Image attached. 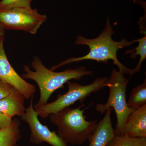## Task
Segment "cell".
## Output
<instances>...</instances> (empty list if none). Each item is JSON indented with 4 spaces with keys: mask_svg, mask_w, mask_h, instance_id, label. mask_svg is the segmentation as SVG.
Wrapping results in <instances>:
<instances>
[{
    "mask_svg": "<svg viewBox=\"0 0 146 146\" xmlns=\"http://www.w3.org/2000/svg\"><path fill=\"white\" fill-rule=\"evenodd\" d=\"M115 33L109 18L108 17L106 26L99 36L94 39H88L82 35L77 37L75 44L77 45H85L89 47V52L87 54L81 57H72L60 62L57 65L52 66L50 70L54 71L69 63L79 62L84 60H94L98 62L107 63L108 60H113V63L117 66L119 70L124 74L131 76L132 69L126 67L120 62L117 57V52L119 50L129 46L136 42V39L128 41L123 38L121 41H114L112 36Z\"/></svg>",
    "mask_w": 146,
    "mask_h": 146,
    "instance_id": "cell-1",
    "label": "cell"
},
{
    "mask_svg": "<svg viewBox=\"0 0 146 146\" xmlns=\"http://www.w3.org/2000/svg\"><path fill=\"white\" fill-rule=\"evenodd\" d=\"M32 71L28 65L23 66L25 73L21 75L24 79L34 80L37 84L40 91V97L33 108L36 110L46 104L52 94L57 89L63 88L67 82L75 80H80L85 76L93 75L92 71L86 70L84 66L74 69H68L64 71L56 72L48 69L42 60L35 56L31 62Z\"/></svg>",
    "mask_w": 146,
    "mask_h": 146,
    "instance_id": "cell-2",
    "label": "cell"
},
{
    "mask_svg": "<svg viewBox=\"0 0 146 146\" xmlns=\"http://www.w3.org/2000/svg\"><path fill=\"white\" fill-rule=\"evenodd\" d=\"M84 106L81 104L76 108L66 107L49 116L51 123L57 127L58 135L67 144L81 145L88 140L96 126V120H86L84 112L87 108L81 109Z\"/></svg>",
    "mask_w": 146,
    "mask_h": 146,
    "instance_id": "cell-3",
    "label": "cell"
},
{
    "mask_svg": "<svg viewBox=\"0 0 146 146\" xmlns=\"http://www.w3.org/2000/svg\"><path fill=\"white\" fill-rule=\"evenodd\" d=\"M129 80L125 76L121 71L112 68L108 78L106 87L109 90V96L105 104H98L96 109L103 114L110 108L115 110L117 119L115 134L122 135L125 133V125L128 116L134 110L128 106L126 100V91Z\"/></svg>",
    "mask_w": 146,
    "mask_h": 146,
    "instance_id": "cell-4",
    "label": "cell"
},
{
    "mask_svg": "<svg viewBox=\"0 0 146 146\" xmlns=\"http://www.w3.org/2000/svg\"><path fill=\"white\" fill-rule=\"evenodd\" d=\"M108 78L107 77L98 78L92 83L86 85L68 81L66 83L68 90L66 93L63 95L58 94L54 101L47 103L35 110L38 116L45 119L50 114L70 107L76 102L79 101L83 104L84 100L91 94H96L106 87Z\"/></svg>",
    "mask_w": 146,
    "mask_h": 146,
    "instance_id": "cell-5",
    "label": "cell"
},
{
    "mask_svg": "<svg viewBox=\"0 0 146 146\" xmlns=\"http://www.w3.org/2000/svg\"><path fill=\"white\" fill-rule=\"evenodd\" d=\"M47 20L46 15L31 7L0 9V24L5 29L24 31L35 34Z\"/></svg>",
    "mask_w": 146,
    "mask_h": 146,
    "instance_id": "cell-6",
    "label": "cell"
},
{
    "mask_svg": "<svg viewBox=\"0 0 146 146\" xmlns=\"http://www.w3.org/2000/svg\"><path fill=\"white\" fill-rule=\"evenodd\" d=\"M33 99H30L29 107L25 114L21 116V119L27 123L31 129L30 143L39 145L46 143L51 146H68L55 131H51L47 126L39 121L38 116L33 108Z\"/></svg>",
    "mask_w": 146,
    "mask_h": 146,
    "instance_id": "cell-7",
    "label": "cell"
},
{
    "mask_svg": "<svg viewBox=\"0 0 146 146\" xmlns=\"http://www.w3.org/2000/svg\"><path fill=\"white\" fill-rule=\"evenodd\" d=\"M4 37L0 38V79L18 89L26 99H30L34 97L36 86L27 82L11 65L4 47Z\"/></svg>",
    "mask_w": 146,
    "mask_h": 146,
    "instance_id": "cell-8",
    "label": "cell"
},
{
    "mask_svg": "<svg viewBox=\"0 0 146 146\" xmlns=\"http://www.w3.org/2000/svg\"><path fill=\"white\" fill-rule=\"evenodd\" d=\"M112 111V108L107 109L104 117L97 123L88 139V146H106L114 138L116 134L111 120Z\"/></svg>",
    "mask_w": 146,
    "mask_h": 146,
    "instance_id": "cell-9",
    "label": "cell"
},
{
    "mask_svg": "<svg viewBox=\"0 0 146 146\" xmlns=\"http://www.w3.org/2000/svg\"><path fill=\"white\" fill-rule=\"evenodd\" d=\"M125 133L133 138L146 137V104L130 113L126 120Z\"/></svg>",
    "mask_w": 146,
    "mask_h": 146,
    "instance_id": "cell-10",
    "label": "cell"
},
{
    "mask_svg": "<svg viewBox=\"0 0 146 146\" xmlns=\"http://www.w3.org/2000/svg\"><path fill=\"white\" fill-rule=\"evenodd\" d=\"M25 97L18 89L13 87L10 94L0 100V112L11 118L21 117L25 114Z\"/></svg>",
    "mask_w": 146,
    "mask_h": 146,
    "instance_id": "cell-11",
    "label": "cell"
},
{
    "mask_svg": "<svg viewBox=\"0 0 146 146\" xmlns=\"http://www.w3.org/2000/svg\"><path fill=\"white\" fill-rule=\"evenodd\" d=\"M21 120L14 118L10 125L0 129V146H14L21 140Z\"/></svg>",
    "mask_w": 146,
    "mask_h": 146,
    "instance_id": "cell-12",
    "label": "cell"
},
{
    "mask_svg": "<svg viewBox=\"0 0 146 146\" xmlns=\"http://www.w3.org/2000/svg\"><path fill=\"white\" fill-rule=\"evenodd\" d=\"M128 106L135 110L146 104V80L132 89L128 100Z\"/></svg>",
    "mask_w": 146,
    "mask_h": 146,
    "instance_id": "cell-13",
    "label": "cell"
},
{
    "mask_svg": "<svg viewBox=\"0 0 146 146\" xmlns=\"http://www.w3.org/2000/svg\"><path fill=\"white\" fill-rule=\"evenodd\" d=\"M136 42H138V45L135 49L127 50L125 54H130V57L135 59L138 55L140 56V60L138 64L134 69H132L131 77L135 73L139 72L141 70V66L143 62L146 58V35L139 39H136Z\"/></svg>",
    "mask_w": 146,
    "mask_h": 146,
    "instance_id": "cell-14",
    "label": "cell"
},
{
    "mask_svg": "<svg viewBox=\"0 0 146 146\" xmlns=\"http://www.w3.org/2000/svg\"><path fill=\"white\" fill-rule=\"evenodd\" d=\"M106 146H146V137L133 138L125 134L115 135Z\"/></svg>",
    "mask_w": 146,
    "mask_h": 146,
    "instance_id": "cell-15",
    "label": "cell"
},
{
    "mask_svg": "<svg viewBox=\"0 0 146 146\" xmlns=\"http://www.w3.org/2000/svg\"><path fill=\"white\" fill-rule=\"evenodd\" d=\"M32 1V0H1L0 1V9L31 7Z\"/></svg>",
    "mask_w": 146,
    "mask_h": 146,
    "instance_id": "cell-16",
    "label": "cell"
},
{
    "mask_svg": "<svg viewBox=\"0 0 146 146\" xmlns=\"http://www.w3.org/2000/svg\"><path fill=\"white\" fill-rule=\"evenodd\" d=\"M13 87L10 84L0 79V100L7 96L10 94Z\"/></svg>",
    "mask_w": 146,
    "mask_h": 146,
    "instance_id": "cell-17",
    "label": "cell"
},
{
    "mask_svg": "<svg viewBox=\"0 0 146 146\" xmlns=\"http://www.w3.org/2000/svg\"><path fill=\"white\" fill-rule=\"evenodd\" d=\"M12 121L11 118L0 112V129L7 127L10 125Z\"/></svg>",
    "mask_w": 146,
    "mask_h": 146,
    "instance_id": "cell-18",
    "label": "cell"
},
{
    "mask_svg": "<svg viewBox=\"0 0 146 146\" xmlns=\"http://www.w3.org/2000/svg\"><path fill=\"white\" fill-rule=\"evenodd\" d=\"M5 29L3 28V27L0 24V38L4 37L5 34Z\"/></svg>",
    "mask_w": 146,
    "mask_h": 146,
    "instance_id": "cell-19",
    "label": "cell"
},
{
    "mask_svg": "<svg viewBox=\"0 0 146 146\" xmlns=\"http://www.w3.org/2000/svg\"><path fill=\"white\" fill-rule=\"evenodd\" d=\"M14 146H20V145H16Z\"/></svg>",
    "mask_w": 146,
    "mask_h": 146,
    "instance_id": "cell-20",
    "label": "cell"
}]
</instances>
